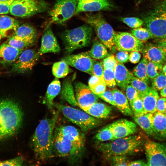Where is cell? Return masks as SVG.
<instances>
[{
	"instance_id": "1",
	"label": "cell",
	"mask_w": 166,
	"mask_h": 166,
	"mask_svg": "<svg viewBox=\"0 0 166 166\" xmlns=\"http://www.w3.org/2000/svg\"><path fill=\"white\" fill-rule=\"evenodd\" d=\"M53 139V152L66 158L69 162L75 164L80 160L84 148L85 136L80 130L71 125L55 127Z\"/></svg>"
},
{
	"instance_id": "2",
	"label": "cell",
	"mask_w": 166,
	"mask_h": 166,
	"mask_svg": "<svg viewBox=\"0 0 166 166\" xmlns=\"http://www.w3.org/2000/svg\"><path fill=\"white\" fill-rule=\"evenodd\" d=\"M59 112L57 110L51 117L41 120L33 136L32 147L38 160L44 161L53 156L54 132Z\"/></svg>"
},
{
	"instance_id": "3",
	"label": "cell",
	"mask_w": 166,
	"mask_h": 166,
	"mask_svg": "<svg viewBox=\"0 0 166 166\" xmlns=\"http://www.w3.org/2000/svg\"><path fill=\"white\" fill-rule=\"evenodd\" d=\"M22 121V112L17 103L9 99L0 100V140L15 134Z\"/></svg>"
},
{
	"instance_id": "4",
	"label": "cell",
	"mask_w": 166,
	"mask_h": 166,
	"mask_svg": "<svg viewBox=\"0 0 166 166\" xmlns=\"http://www.w3.org/2000/svg\"><path fill=\"white\" fill-rule=\"evenodd\" d=\"M144 144L139 135H131L111 140V142L98 143L97 149L106 157L132 155L139 151Z\"/></svg>"
},
{
	"instance_id": "5",
	"label": "cell",
	"mask_w": 166,
	"mask_h": 166,
	"mask_svg": "<svg viewBox=\"0 0 166 166\" xmlns=\"http://www.w3.org/2000/svg\"><path fill=\"white\" fill-rule=\"evenodd\" d=\"M80 18L94 29L101 42L106 48L110 50L116 48L115 32L101 14H86L81 16Z\"/></svg>"
},
{
	"instance_id": "6",
	"label": "cell",
	"mask_w": 166,
	"mask_h": 166,
	"mask_svg": "<svg viewBox=\"0 0 166 166\" xmlns=\"http://www.w3.org/2000/svg\"><path fill=\"white\" fill-rule=\"evenodd\" d=\"M93 31L92 27L87 24L63 32L61 37L66 52L69 54L87 45L90 42Z\"/></svg>"
},
{
	"instance_id": "7",
	"label": "cell",
	"mask_w": 166,
	"mask_h": 166,
	"mask_svg": "<svg viewBox=\"0 0 166 166\" xmlns=\"http://www.w3.org/2000/svg\"><path fill=\"white\" fill-rule=\"evenodd\" d=\"M144 24L153 38H166V0L158 4L143 17Z\"/></svg>"
},
{
	"instance_id": "8",
	"label": "cell",
	"mask_w": 166,
	"mask_h": 166,
	"mask_svg": "<svg viewBox=\"0 0 166 166\" xmlns=\"http://www.w3.org/2000/svg\"><path fill=\"white\" fill-rule=\"evenodd\" d=\"M53 106L61 112L69 121L79 126L83 132H88L101 124V121L98 118L75 108L54 103Z\"/></svg>"
},
{
	"instance_id": "9",
	"label": "cell",
	"mask_w": 166,
	"mask_h": 166,
	"mask_svg": "<svg viewBox=\"0 0 166 166\" xmlns=\"http://www.w3.org/2000/svg\"><path fill=\"white\" fill-rule=\"evenodd\" d=\"M49 6L42 0H14L10 5L9 12L15 17L28 18L46 11Z\"/></svg>"
},
{
	"instance_id": "10",
	"label": "cell",
	"mask_w": 166,
	"mask_h": 166,
	"mask_svg": "<svg viewBox=\"0 0 166 166\" xmlns=\"http://www.w3.org/2000/svg\"><path fill=\"white\" fill-rule=\"evenodd\" d=\"M79 0H57L49 12L50 23L62 24L74 15Z\"/></svg>"
},
{
	"instance_id": "11",
	"label": "cell",
	"mask_w": 166,
	"mask_h": 166,
	"mask_svg": "<svg viewBox=\"0 0 166 166\" xmlns=\"http://www.w3.org/2000/svg\"><path fill=\"white\" fill-rule=\"evenodd\" d=\"M148 166H166V145L152 141L144 144Z\"/></svg>"
},
{
	"instance_id": "12",
	"label": "cell",
	"mask_w": 166,
	"mask_h": 166,
	"mask_svg": "<svg viewBox=\"0 0 166 166\" xmlns=\"http://www.w3.org/2000/svg\"><path fill=\"white\" fill-rule=\"evenodd\" d=\"M114 41L115 48L119 51L141 52L144 46L143 42L127 32H115Z\"/></svg>"
},
{
	"instance_id": "13",
	"label": "cell",
	"mask_w": 166,
	"mask_h": 166,
	"mask_svg": "<svg viewBox=\"0 0 166 166\" xmlns=\"http://www.w3.org/2000/svg\"><path fill=\"white\" fill-rule=\"evenodd\" d=\"M75 97L78 106L84 111L97 102L99 97L89 86L80 82L75 84Z\"/></svg>"
},
{
	"instance_id": "14",
	"label": "cell",
	"mask_w": 166,
	"mask_h": 166,
	"mask_svg": "<svg viewBox=\"0 0 166 166\" xmlns=\"http://www.w3.org/2000/svg\"><path fill=\"white\" fill-rule=\"evenodd\" d=\"M39 54L33 49L24 50L13 63L12 69L22 73L31 70L38 61Z\"/></svg>"
},
{
	"instance_id": "15",
	"label": "cell",
	"mask_w": 166,
	"mask_h": 166,
	"mask_svg": "<svg viewBox=\"0 0 166 166\" xmlns=\"http://www.w3.org/2000/svg\"><path fill=\"white\" fill-rule=\"evenodd\" d=\"M69 65L92 75V68L94 60L85 52L77 54L69 55L61 58Z\"/></svg>"
},
{
	"instance_id": "16",
	"label": "cell",
	"mask_w": 166,
	"mask_h": 166,
	"mask_svg": "<svg viewBox=\"0 0 166 166\" xmlns=\"http://www.w3.org/2000/svg\"><path fill=\"white\" fill-rule=\"evenodd\" d=\"M113 7L109 0H79L74 15L82 12L109 10Z\"/></svg>"
},
{
	"instance_id": "17",
	"label": "cell",
	"mask_w": 166,
	"mask_h": 166,
	"mask_svg": "<svg viewBox=\"0 0 166 166\" xmlns=\"http://www.w3.org/2000/svg\"><path fill=\"white\" fill-rule=\"evenodd\" d=\"M114 140L132 135L137 130L136 124L125 119H121L110 124Z\"/></svg>"
},
{
	"instance_id": "18",
	"label": "cell",
	"mask_w": 166,
	"mask_h": 166,
	"mask_svg": "<svg viewBox=\"0 0 166 166\" xmlns=\"http://www.w3.org/2000/svg\"><path fill=\"white\" fill-rule=\"evenodd\" d=\"M59 45L51 27L46 29L42 35L40 49V55L49 53H58L60 51Z\"/></svg>"
},
{
	"instance_id": "19",
	"label": "cell",
	"mask_w": 166,
	"mask_h": 166,
	"mask_svg": "<svg viewBox=\"0 0 166 166\" xmlns=\"http://www.w3.org/2000/svg\"><path fill=\"white\" fill-rule=\"evenodd\" d=\"M141 52L143 57L148 61L162 65L166 61L165 54L158 45L147 43L144 45Z\"/></svg>"
},
{
	"instance_id": "20",
	"label": "cell",
	"mask_w": 166,
	"mask_h": 166,
	"mask_svg": "<svg viewBox=\"0 0 166 166\" xmlns=\"http://www.w3.org/2000/svg\"><path fill=\"white\" fill-rule=\"evenodd\" d=\"M24 50L18 49L7 42L0 46V64L2 65L14 63Z\"/></svg>"
},
{
	"instance_id": "21",
	"label": "cell",
	"mask_w": 166,
	"mask_h": 166,
	"mask_svg": "<svg viewBox=\"0 0 166 166\" xmlns=\"http://www.w3.org/2000/svg\"><path fill=\"white\" fill-rule=\"evenodd\" d=\"M114 72L117 85L122 89L125 90L133 74L127 69L123 63L117 61Z\"/></svg>"
},
{
	"instance_id": "22",
	"label": "cell",
	"mask_w": 166,
	"mask_h": 166,
	"mask_svg": "<svg viewBox=\"0 0 166 166\" xmlns=\"http://www.w3.org/2000/svg\"><path fill=\"white\" fill-rule=\"evenodd\" d=\"M117 107L124 115L132 116L133 113L126 96L117 89L112 90Z\"/></svg>"
},
{
	"instance_id": "23",
	"label": "cell",
	"mask_w": 166,
	"mask_h": 166,
	"mask_svg": "<svg viewBox=\"0 0 166 166\" xmlns=\"http://www.w3.org/2000/svg\"><path fill=\"white\" fill-rule=\"evenodd\" d=\"M140 97L146 113L153 114L156 112V102L159 98L157 91L152 87H150L146 93Z\"/></svg>"
},
{
	"instance_id": "24",
	"label": "cell",
	"mask_w": 166,
	"mask_h": 166,
	"mask_svg": "<svg viewBox=\"0 0 166 166\" xmlns=\"http://www.w3.org/2000/svg\"><path fill=\"white\" fill-rule=\"evenodd\" d=\"M19 26V22L13 18L0 14V34L2 38L6 37L9 33L14 34Z\"/></svg>"
},
{
	"instance_id": "25",
	"label": "cell",
	"mask_w": 166,
	"mask_h": 166,
	"mask_svg": "<svg viewBox=\"0 0 166 166\" xmlns=\"http://www.w3.org/2000/svg\"><path fill=\"white\" fill-rule=\"evenodd\" d=\"M154 136L166 139V115L157 111L153 114Z\"/></svg>"
},
{
	"instance_id": "26",
	"label": "cell",
	"mask_w": 166,
	"mask_h": 166,
	"mask_svg": "<svg viewBox=\"0 0 166 166\" xmlns=\"http://www.w3.org/2000/svg\"><path fill=\"white\" fill-rule=\"evenodd\" d=\"M112 110L111 106L97 102L84 111L97 118H106L110 116Z\"/></svg>"
},
{
	"instance_id": "27",
	"label": "cell",
	"mask_w": 166,
	"mask_h": 166,
	"mask_svg": "<svg viewBox=\"0 0 166 166\" xmlns=\"http://www.w3.org/2000/svg\"><path fill=\"white\" fill-rule=\"evenodd\" d=\"M153 114L146 113L139 117H133L135 122L148 135L154 136Z\"/></svg>"
},
{
	"instance_id": "28",
	"label": "cell",
	"mask_w": 166,
	"mask_h": 166,
	"mask_svg": "<svg viewBox=\"0 0 166 166\" xmlns=\"http://www.w3.org/2000/svg\"><path fill=\"white\" fill-rule=\"evenodd\" d=\"M61 89L60 82L57 78L56 77L49 85L45 95V101L49 109H53V100L59 93Z\"/></svg>"
},
{
	"instance_id": "29",
	"label": "cell",
	"mask_w": 166,
	"mask_h": 166,
	"mask_svg": "<svg viewBox=\"0 0 166 166\" xmlns=\"http://www.w3.org/2000/svg\"><path fill=\"white\" fill-rule=\"evenodd\" d=\"M61 98L72 105L78 106L74 93L73 87L70 81L65 80L63 82L61 91Z\"/></svg>"
},
{
	"instance_id": "30",
	"label": "cell",
	"mask_w": 166,
	"mask_h": 166,
	"mask_svg": "<svg viewBox=\"0 0 166 166\" xmlns=\"http://www.w3.org/2000/svg\"><path fill=\"white\" fill-rule=\"evenodd\" d=\"M13 35L23 39L35 41L37 32L34 26L30 24L25 23L19 26Z\"/></svg>"
},
{
	"instance_id": "31",
	"label": "cell",
	"mask_w": 166,
	"mask_h": 166,
	"mask_svg": "<svg viewBox=\"0 0 166 166\" xmlns=\"http://www.w3.org/2000/svg\"><path fill=\"white\" fill-rule=\"evenodd\" d=\"M88 53L90 57L94 59H103L109 56L106 47L97 40L94 42L92 48Z\"/></svg>"
},
{
	"instance_id": "32",
	"label": "cell",
	"mask_w": 166,
	"mask_h": 166,
	"mask_svg": "<svg viewBox=\"0 0 166 166\" xmlns=\"http://www.w3.org/2000/svg\"><path fill=\"white\" fill-rule=\"evenodd\" d=\"M35 41L21 38L15 35L9 38L7 43L11 46L20 50H24L34 44Z\"/></svg>"
},
{
	"instance_id": "33",
	"label": "cell",
	"mask_w": 166,
	"mask_h": 166,
	"mask_svg": "<svg viewBox=\"0 0 166 166\" xmlns=\"http://www.w3.org/2000/svg\"><path fill=\"white\" fill-rule=\"evenodd\" d=\"M68 65L65 62L62 60L55 63L52 67L53 74L58 78L65 77L70 71Z\"/></svg>"
},
{
	"instance_id": "34",
	"label": "cell",
	"mask_w": 166,
	"mask_h": 166,
	"mask_svg": "<svg viewBox=\"0 0 166 166\" xmlns=\"http://www.w3.org/2000/svg\"><path fill=\"white\" fill-rule=\"evenodd\" d=\"M94 139L97 143L114 140L110 124L99 130L94 136Z\"/></svg>"
},
{
	"instance_id": "35",
	"label": "cell",
	"mask_w": 166,
	"mask_h": 166,
	"mask_svg": "<svg viewBox=\"0 0 166 166\" xmlns=\"http://www.w3.org/2000/svg\"><path fill=\"white\" fill-rule=\"evenodd\" d=\"M148 61L147 60L143 57L135 67L133 72L134 76L146 82L149 79L146 72V65Z\"/></svg>"
},
{
	"instance_id": "36",
	"label": "cell",
	"mask_w": 166,
	"mask_h": 166,
	"mask_svg": "<svg viewBox=\"0 0 166 166\" xmlns=\"http://www.w3.org/2000/svg\"><path fill=\"white\" fill-rule=\"evenodd\" d=\"M129 84L133 87L138 92L140 96L146 93L150 89V87L147 82L141 80L133 75L132 77Z\"/></svg>"
},
{
	"instance_id": "37",
	"label": "cell",
	"mask_w": 166,
	"mask_h": 166,
	"mask_svg": "<svg viewBox=\"0 0 166 166\" xmlns=\"http://www.w3.org/2000/svg\"><path fill=\"white\" fill-rule=\"evenodd\" d=\"M131 34L137 39L143 42H145L151 38H153L150 31L146 28L139 27L132 29Z\"/></svg>"
},
{
	"instance_id": "38",
	"label": "cell",
	"mask_w": 166,
	"mask_h": 166,
	"mask_svg": "<svg viewBox=\"0 0 166 166\" xmlns=\"http://www.w3.org/2000/svg\"><path fill=\"white\" fill-rule=\"evenodd\" d=\"M163 65L148 61L146 65V72L149 78L153 80L162 71Z\"/></svg>"
},
{
	"instance_id": "39",
	"label": "cell",
	"mask_w": 166,
	"mask_h": 166,
	"mask_svg": "<svg viewBox=\"0 0 166 166\" xmlns=\"http://www.w3.org/2000/svg\"><path fill=\"white\" fill-rule=\"evenodd\" d=\"M131 108L134 117H139L146 113L140 95L134 100Z\"/></svg>"
},
{
	"instance_id": "40",
	"label": "cell",
	"mask_w": 166,
	"mask_h": 166,
	"mask_svg": "<svg viewBox=\"0 0 166 166\" xmlns=\"http://www.w3.org/2000/svg\"><path fill=\"white\" fill-rule=\"evenodd\" d=\"M104 78L106 86L109 88L115 87L117 85L114 70L111 69H104Z\"/></svg>"
},
{
	"instance_id": "41",
	"label": "cell",
	"mask_w": 166,
	"mask_h": 166,
	"mask_svg": "<svg viewBox=\"0 0 166 166\" xmlns=\"http://www.w3.org/2000/svg\"><path fill=\"white\" fill-rule=\"evenodd\" d=\"M120 20L132 29L141 27L144 24L143 20L136 17H120Z\"/></svg>"
},
{
	"instance_id": "42",
	"label": "cell",
	"mask_w": 166,
	"mask_h": 166,
	"mask_svg": "<svg viewBox=\"0 0 166 166\" xmlns=\"http://www.w3.org/2000/svg\"><path fill=\"white\" fill-rule=\"evenodd\" d=\"M152 87L156 91H160L166 86V76L161 71L153 79Z\"/></svg>"
},
{
	"instance_id": "43",
	"label": "cell",
	"mask_w": 166,
	"mask_h": 166,
	"mask_svg": "<svg viewBox=\"0 0 166 166\" xmlns=\"http://www.w3.org/2000/svg\"><path fill=\"white\" fill-rule=\"evenodd\" d=\"M104 68L102 62L94 60L92 68V75L98 77L105 83L104 78Z\"/></svg>"
},
{
	"instance_id": "44",
	"label": "cell",
	"mask_w": 166,
	"mask_h": 166,
	"mask_svg": "<svg viewBox=\"0 0 166 166\" xmlns=\"http://www.w3.org/2000/svg\"><path fill=\"white\" fill-rule=\"evenodd\" d=\"M113 166H128L130 162L126 156H115L109 157Z\"/></svg>"
},
{
	"instance_id": "45",
	"label": "cell",
	"mask_w": 166,
	"mask_h": 166,
	"mask_svg": "<svg viewBox=\"0 0 166 166\" xmlns=\"http://www.w3.org/2000/svg\"><path fill=\"white\" fill-rule=\"evenodd\" d=\"M125 90L126 96L131 107L133 101L139 95V94L136 90L130 84L127 86Z\"/></svg>"
},
{
	"instance_id": "46",
	"label": "cell",
	"mask_w": 166,
	"mask_h": 166,
	"mask_svg": "<svg viewBox=\"0 0 166 166\" xmlns=\"http://www.w3.org/2000/svg\"><path fill=\"white\" fill-rule=\"evenodd\" d=\"M117 60L113 55H109L104 58L102 62L104 69L110 68L114 70Z\"/></svg>"
},
{
	"instance_id": "47",
	"label": "cell",
	"mask_w": 166,
	"mask_h": 166,
	"mask_svg": "<svg viewBox=\"0 0 166 166\" xmlns=\"http://www.w3.org/2000/svg\"><path fill=\"white\" fill-rule=\"evenodd\" d=\"M102 99L109 104L116 107L112 91L105 90L103 93L97 95Z\"/></svg>"
},
{
	"instance_id": "48",
	"label": "cell",
	"mask_w": 166,
	"mask_h": 166,
	"mask_svg": "<svg viewBox=\"0 0 166 166\" xmlns=\"http://www.w3.org/2000/svg\"><path fill=\"white\" fill-rule=\"evenodd\" d=\"M23 162L22 157L21 156H18L8 160H0V166H21Z\"/></svg>"
},
{
	"instance_id": "49",
	"label": "cell",
	"mask_w": 166,
	"mask_h": 166,
	"mask_svg": "<svg viewBox=\"0 0 166 166\" xmlns=\"http://www.w3.org/2000/svg\"><path fill=\"white\" fill-rule=\"evenodd\" d=\"M166 108V98L161 97L158 99L156 105V111L164 113Z\"/></svg>"
},
{
	"instance_id": "50",
	"label": "cell",
	"mask_w": 166,
	"mask_h": 166,
	"mask_svg": "<svg viewBox=\"0 0 166 166\" xmlns=\"http://www.w3.org/2000/svg\"><path fill=\"white\" fill-rule=\"evenodd\" d=\"M14 0L2 1H0V14H8L9 12L10 5Z\"/></svg>"
},
{
	"instance_id": "51",
	"label": "cell",
	"mask_w": 166,
	"mask_h": 166,
	"mask_svg": "<svg viewBox=\"0 0 166 166\" xmlns=\"http://www.w3.org/2000/svg\"><path fill=\"white\" fill-rule=\"evenodd\" d=\"M129 53L128 52L119 51L116 54L115 57L119 62L124 63L127 62L128 59Z\"/></svg>"
},
{
	"instance_id": "52",
	"label": "cell",
	"mask_w": 166,
	"mask_h": 166,
	"mask_svg": "<svg viewBox=\"0 0 166 166\" xmlns=\"http://www.w3.org/2000/svg\"><path fill=\"white\" fill-rule=\"evenodd\" d=\"M141 57V54L139 52L132 51L129 55L128 59L131 63L136 64L139 61Z\"/></svg>"
},
{
	"instance_id": "53",
	"label": "cell",
	"mask_w": 166,
	"mask_h": 166,
	"mask_svg": "<svg viewBox=\"0 0 166 166\" xmlns=\"http://www.w3.org/2000/svg\"><path fill=\"white\" fill-rule=\"evenodd\" d=\"M106 88L105 83L102 82L90 89L93 93L98 95L104 92Z\"/></svg>"
},
{
	"instance_id": "54",
	"label": "cell",
	"mask_w": 166,
	"mask_h": 166,
	"mask_svg": "<svg viewBox=\"0 0 166 166\" xmlns=\"http://www.w3.org/2000/svg\"><path fill=\"white\" fill-rule=\"evenodd\" d=\"M102 82L105 83L98 77L93 75L89 79L88 81L89 86L90 89H91Z\"/></svg>"
},
{
	"instance_id": "55",
	"label": "cell",
	"mask_w": 166,
	"mask_h": 166,
	"mask_svg": "<svg viewBox=\"0 0 166 166\" xmlns=\"http://www.w3.org/2000/svg\"><path fill=\"white\" fill-rule=\"evenodd\" d=\"M147 163L142 160H136L130 161L128 166H147Z\"/></svg>"
},
{
	"instance_id": "56",
	"label": "cell",
	"mask_w": 166,
	"mask_h": 166,
	"mask_svg": "<svg viewBox=\"0 0 166 166\" xmlns=\"http://www.w3.org/2000/svg\"><path fill=\"white\" fill-rule=\"evenodd\" d=\"M160 94L162 97L166 98V86L160 90Z\"/></svg>"
},
{
	"instance_id": "57",
	"label": "cell",
	"mask_w": 166,
	"mask_h": 166,
	"mask_svg": "<svg viewBox=\"0 0 166 166\" xmlns=\"http://www.w3.org/2000/svg\"><path fill=\"white\" fill-rule=\"evenodd\" d=\"M158 45L162 49L166 56V45L159 43Z\"/></svg>"
},
{
	"instance_id": "58",
	"label": "cell",
	"mask_w": 166,
	"mask_h": 166,
	"mask_svg": "<svg viewBox=\"0 0 166 166\" xmlns=\"http://www.w3.org/2000/svg\"><path fill=\"white\" fill-rule=\"evenodd\" d=\"M159 43L166 45V38L160 39L159 42Z\"/></svg>"
},
{
	"instance_id": "59",
	"label": "cell",
	"mask_w": 166,
	"mask_h": 166,
	"mask_svg": "<svg viewBox=\"0 0 166 166\" xmlns=\"http://www.w3.org/2000/svg\"><path fill=\"white\" fill-rule=\"evenodd\" d=\"M162 71L166 76V64L162 67Z\"/></svg>"
},
{
	"instance_id": "60",
	"label": "cell",
	"mask_w": 166,
	"mask_h": 166,
	"mask_svg": "<svg viewBox=\"0 0 166 166\" xmlns=\"http://www.w3.org/2000/svg\"><path fill=\"white\" fill-rule=\"evenodd\" d=\"M2 38V37L0 34V41L1 40V39Z\"/></svg>"
},
{
	"instance_id": "61",
	"label": "cell",
	"mask_w": 166,
	"mask_h": 166,
	"mask_svg": "<svg viewBox=\"0 0 166 166\" xmlns=\"http://www.w3.org/2000/svg\"><path fill=\"white\" fill-rule=\"evenodd\" d=\"M10 0H0V1H7Z\"/></svg>"
},
{
	"instance_id": "62",
	"label": "cell",
	"mask_w": 166,
	"mask_h": 166,
	"mask_svg": "<svg viewBox=\"0 0 166 166\" xmlns=\"http://www.w3.org/2000/svg\"><path fill=\"white\" fill-rule=\"evenodd\" d=\"M164 114H165V115H166V108L165 110V112L164 113Z\"/></svg>"
}]
</instances>
